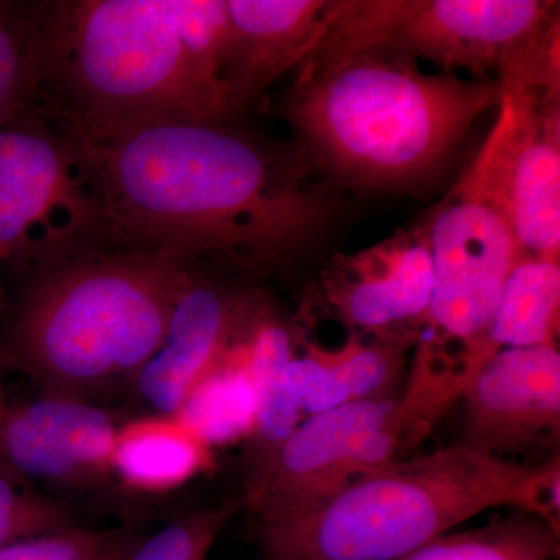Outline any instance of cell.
Listing matches in <instances>:
<instances>
[{"instance_id":"obj_1","label":"cell","mask_w":560,"mask_h":560,"mask_svg":"<svg viewBox=\"0 0 560 560\" xmlns=\"http://www.w3.org/2000/svg\"><path fill=\"white\" fill-rule=\"evenodd\" d=\"M40 108L75 150L113 241L195 270L264 278L315 256L337 223L330 183L294 145L232 121Z\"/></svg>"},{"instance_id":"obj_2","label":"cell","mask_w":560,"mask_h":560,"mask_svg":"<svg viewBox=\"0 0 560 560\" xmlns=\"http://www.w3.org/2000/svg\"><path fill=\"white\" fill-rule=\"evenodd\" d=\"M226 0L35 2L36 102L81 116L232 121Z\"/></svg>"},{"instance_id":"obj_3","label":"cell","mask_w":560,"mask_h":560,"mask_svg":"<svg viewBox=\"0 0 560 560\" xmlns=\"http://www.w3.org/2000/svg\"><path fill=\"white\" fill-rule=\"evenodd\" d=\"M283 103L298 151L327 179L404 189L430 179L471 127L499 108V80L420 72L385 46L320 40Z\"/></svg>"},{"instance_id":"obj_4","label":"cell","mask_w":560,"mask_h":560,"mask_svg":"<svg viewBox=\"0 0 560 560\" xmlns=\"http://www.w3.org/2000/svg\"><path fill=\"white\" fill-rule=\"evenodd\" d=\"M195 271L109 237L36 265L22 272L0 370L21 372L46 396L103 407L160 349Z\"/></svg>"},{"instance_id":"obj_5","label":"cell","mask_w":560,"mask_h":560,"mask_svg":"<svg viewBox=\"0 0 560 560\" xmlns=\"http://www.w3.org/2000/svg\"><path fill=\"white\" fill-rule=\"evenodd\" d=\"M559 458L521 464L466 445L396 459L318 506L257 522L261 560H399L495 508L559 528Z\"/></svg>"},{"instance_id":"obj_6","label":"cell","mask_w":560,"mask_h":560,"mask_svg":"<svg viewBox=\"0 0 560 560\" xmlns=\"http://www.w3.org/2000/svg\"><path fill=\"white\" fill-rule=\"evenodd\" d=\"M559 3L544 0H331L324 40L385 46L444 73L515 81L559 60Z\"/></svg>"},{"instance_id":"obj_7","label":"cell","mask_w":560,"mask_h":560,"mask_svg":"<svg viewBox=\"0 0 560 560\" xmlns=\"http://www.w3.org/2000/svg\"><path fill=\"white\" fill-rule=\"evenodd\" d=\"M105 237L101 206L61 128L36 103L0 127V268L25 272Z\"/></svg>"},{"instance_id":"obj_8","label":"cell","mask_w":560,"mask_h":560,"mask_svg":"<svg viewBox=\"0 0 560 560\" xmlns=\"http://www.w3.org/2000/svg\"><path fill=\"white\" fill-rule=\"evenodd\" d=\"M420 436L401 396L350 401L308 416L245 485L243 500L257 522L300 514L393 463Z\"/></svg>"},{"instance_id":"obj_9","label":"cell","mask_w":560,"mask_h":560,"mask_svg":"<svg viewBox=\"0 0 560 560\" xmlns=\"http://www.w3.org/2000/svg\"><path fill=\"white\" fill-rule=\"evenodd\" d=\"M433 256L431 342L463 346L464 374L480 368L481 342L508 278L523 253L510 221L459 178L425 221Z\"/></svg>"},{"instance_id":"obj_10","label":"cell","mask_w":560,"mask_h":560,"mask_svg":"<svg viewBox=\"0 0 560 560\" xmlns=\"http://www.w3.org/2000/svg\"><path fill=\"white\" fill-rule=\"evenodd\" d=\"M460 179L506 217L523 257L559 260V91L501 86L495 125Z\"/></svg>"},{"instance_id":"obj_11","label":"cell","mask_w":560,"mask_h":560,"mask_svg":"<svg viewBox=\"0 0 560 560\" xmlns=\"http://www.w3.org/2000/svg\"><path fill=\"white\" fill-rule=\"evenodd\" d=\"M427 224L399 231L371 248L338 254L320 271L327 308L363 335H420L433 298Z\"/></svg>"},{"instance_id":"obj_12","label":"cell","mask_w":560,"mask_h":560,"mask_svg":"<svg viewBox=\"0 0 560 560\" xmlns=\"http://www.w3.org/2000/svg\"><path fill=\"white\" fill-rule=\"evenodd\" d=\"M226 276L197 270L183 290L160 349L136 375L143 407L175 418L198 382L235 348L260 302Z\"/></svg>"},{"instance_id":"obj_13","label":"cell","mask_w":560,"mask_h":560,"mask_svg":"<svg viewBox=\"0 0 560 560\" xmlns=\"http://www.w3.org/2000/svg\"><path fill=\"white\" fill-rule=\"evenodd\" d=\"M463 442L470 451L504 458L559 436L558 346L497 350L467 383Z\"/></svg>"},{"instance_id":"obj_14","label":"cell","mask_w":560,"mask_h":560,"mask_svg":"<svg viewBox=\"0 0 560 560\" xmlns=\"http://www.w3.org/2000/svg\"><path fill=\"white\" fill-rule=\"evenodd\" d=\"M121 429L120 416L102 405L46 394L9 401L0 416V464L32 486H91L113 471Z\"/></svg>"},{"instance_id":"obj_15","label":"cell","mask_w":560,"mask_h":560,"mask_svg":"<svg viewBox=\"0 0 560 560\" xmlns=\"http://www.w3.org/2000/svg\"><path fill=\"white\" fill-rule=\"evenodd\" d=\"M226 7L231 39L224 91L234 121L311 57L329 27L331 0H226Z\"/></svg>"},{"instance_id":"obj_16","label":"cell","mask_w":560,"mask_h":560,"mask_svg":"<svg viewBox=\"0 0 560 560\" xmlns=\"http://www.w3.org/2000/svg\"><path fill=\"white\" fill-rule=\"evenodd\" d=\"M298 331L260 305L242 340V355L254 393V420L248 434V470L253 481L283 441L305 419L285 385V370L296 353Z\"/></svg>"},{"instance_id":"obj_17","label":"cell","mask_w":560,"mask_h":560,"mask_svg":"<svg viewBox=\"0 0 560 560\" xmlns=\"http://www.w3.org/2000/svg\"><path fill=\"white\" fill-rule=\"evenodd\" d=\"M559 313V260L522 257L482 337V363L501 349L558 346Z\"/></svg>"},{"instance_id":"obj_18","label":"cell","mask_w":560,"mask_h":560,"mask_svg":"<svg viewBox=\"0 0 560 560\" xmlns=\"http://www.w3.org/2000/svg\"><path fill=\"white\" fill-rule=\"evenodd\" d=\"M205 448L176 420L136 423L121 429L110 469L135 488H173L202 469Z\"/></svg>"},{"instance_id":"obj_19","label":"cell","mask_w":560,"mask_h":560,"mask_svg":"<svg viewBox=\"0 0 560 560\" xmlns=\"http://www.w3.org/2000/svg\"><path fill=\"white\" fill-rule=\"evenodd\" d=\"M399 560H560V530L515 511L481 528L442 534Z\"/></svg>"},{"instance_id":"obj_20","label":"cell","mask_w":560,"mask_h":560,"mask_svg":"<svg viewBox=\"0 0 560 560\" xmlns=\"http://www.w3.org/2000/svg\"><path fill=\"white\" fill-rule=\"evenodd\" d=\"M238 348L241 359L226 357L217 364L191 389L173 418L205 447L248 438L253 427L254 393L243 361L242 341Z\"/></svg>"},{"instance_id":"obj_21","label":"cell","mask_w":560,"mask_h":560,"mask_svg":"<svg viewBox=\"0 0 560 560\" xmlns=\"http://www.w3.org/2000/svg\"><path fill=\"white\" fill-rule=\"evenodd\" d=\"M36 97L35 2L0 0V127L28 113Z\"/></svg>"},{"instance_id":"obj_22","label":"cell","mask_w":560,"mask_h":560,"mask_svg":"<svg viewBox=\"0 0 560 560\" xmlns=\"http://www.w3.org/2000/svg\"><path fill=\"white\" fill-rule=\"evenodd\" d=\"M237 510L235 501H226L183 515L153 536L135 541L124 560H208L221 530Z\"/></svg>"},{"instance_id":"obj_23","label":"cell","mask_w":560,"mask_h":560,"mask_svg":"<svg viewBox=\"0 0 560 560\" xmlns=\"http://www.w3.org/2000/svg\"><path fill=\"white\" fill-rule=\"evenodd\" d=\"M70 526L65 508L0 464V550Z\"/></svg>"},{"instance_id":"obj_24","label":"cell","mask_w":560,"mask_h":560,"mask_svg":"<svg viewBox=\"0 0 560 560\" xmlns=\"http://www.w3.org/2000/svg\"><path fill=\"white\" fill-rule=\"evenodd\" d=\"M135 541L127 530L70 526L11 544L0 560H124Z\"/></svg>"},{"instance_id":"obj_25","label":"cell","mask_w":560,"mask_h":560,"mask_svg":"<svg viewBox=\"0 0 560 560\" xmlns=\"http://www.w3.org/2000/svg\"><path fill=\"white\" fill-rule=\"evenodd\" d=\"M5 291H3L2 278H0V318H2L3 312H5Z\"/></svg>"},{"instance_id":"obj_26","label":"cell","mask_w":560,"mask_h":560,"mask_svg":"<svg viewBox=\"0 0 560 560\" xmlns=\"http://www.w3.org/2000/svg\"><path fill=\"white\" fill-rule=\"evenodd\" d=\"M2 372V370H0ZM7 405H9V400H7L5 393H3L2 383H0V416L5 411Z\"/></svg>"}]
</instances>
